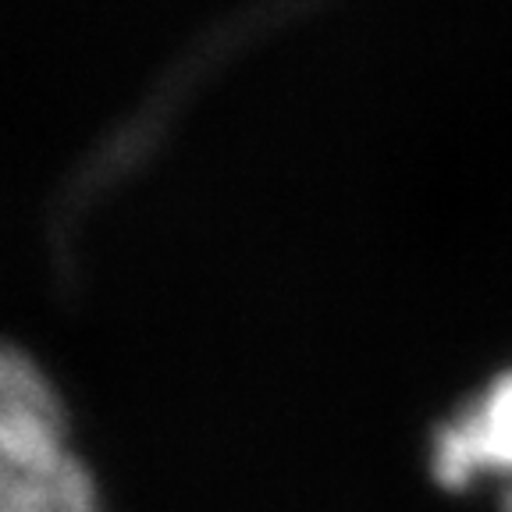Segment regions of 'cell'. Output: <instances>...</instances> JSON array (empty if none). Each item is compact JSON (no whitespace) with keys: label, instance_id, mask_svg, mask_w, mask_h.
<instances>
[{"label":"cell","instance_id":"obj_1","mask_svg":"<svg viewBox=\"0 0 512 512\" xmlns=\"http://www.w3.org/2000/svg\"><path fill=\"white\" fill-rule=\"evenodd\" d=\"M431 473L448 491L470 488L477 477H512V370L441 427L431 448Z\"/></svg>","mask_w":512,"mask_h":512},{"label":"cell","instance_id":"obj_2","mask_svg":"<svg viewBox=\"0 0 512 512\" xmlns=\"http://www.w3.org/2000/svg\"><path fill=\"white\" fill-rule=\"evenodd\" d=\"M0 512H104L86 466L68 445L0 456Z\"/></svg>","mask_w":512,"mask_h":512},{"label":"cell","instance_id":"obj_3","mask_svg":"<svg viewBox=\"0 0 512 512\" xmlns=\"http://www.w3.org/2000/svg\"><path fill=\"white\" fill-rule=\"evenodd\" d=\"M54 445H68L61 402L40 367L8 349L0 367V456Z\"/></svg>","mask_w":512,"mask_h":512}]
</instances>
